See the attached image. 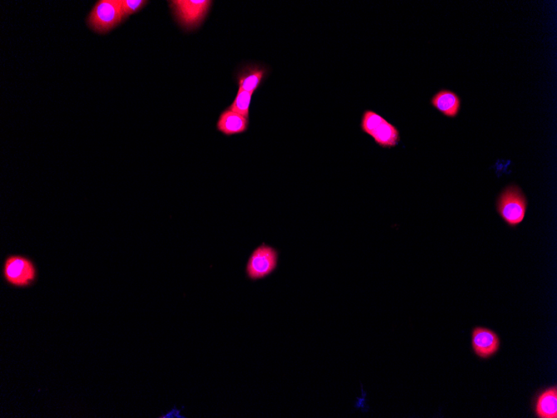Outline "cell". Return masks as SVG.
I'll return each instance as SVG.
<instances>
[{
  "instance_id": "cell-4",
  "label": "cell",
  "mask_w": 557,
  "mask_h": 418,
  "mask_svg": "<svg viewBox=\"0 0 557 418\" xmlns=\"http://www.w3.org/2000/svg\"><path fill=\"white\" fill-rule=\"evenodd\" d=\"M210 0H173L170 1L172 11L180 26L190 31L203 22L211 6Z\"/></svg>"
},
{
  "instance_id": "cell-2",
  "label": "cell",
  "mask_w": 557,
  "mask_h": 418,
  "mask_svg": "<svg viewBox=\"0 0 557 418\" xmlns=\"http://www.w3.org/2000/svg\"><path fill=\"white\" fill-rule=\"evenodd\" d=\"M3 275L11 287L26 288L36 282L38 274L32 260L24 255H11L4 260Z\"/></svg>"
},
{
  "instance_id": "cell-1",
  "label": "cell",
  "mask_w": 557,
  "mask_h": 418,
  "mask_svg": "<svg viewBox=\"0 0 557 418\" xmlns=\"http://www.w3.org/2000/svg\"><path fill=\"white\" fill-rule=\"evenodd\" d=\"M528 201L523 190L517 185H510L501 191L496 203L497 213L510 228H516L524 220Z\"/></svg>"
},
{
  "instance_id": "cell-6",
  "label": "cell",
  "mask_w": 557,
  "mask_h": 418,
  "mask_svg": "<svg viewBox=\"0 0 557 418\" xmlns=\"http://www.w3.org/2000/svg\"><path fill=\"white\" fill-rule=\"evenodd\" d=\"M471 344L476 355L488 359L495 355L501 347V340L495 332L486 327H476L472 332Z\"/></svg>"
},
{
  "instance_id": "cell-12",
  "label": "cell",
  "mask_w": 557,
  "mask_h": 418,
  "mask_svg": "<svg viewBox=\"0 0 557 418\" xmlns=\"http://www.w3.org/2000/svg\"><path fill=\"white\" fill-rule=\"evenodd\" d=\"M252 96V93L239 90L232 105L228 109L249 119L250 106Z\"/></svg>"
},
{
  "instance_id": "cell-8",
  "label": "cell",
  "mask_w": 557,
  "mask_h": 418,
  "mask_svg": "<svg viewBox=\"0 0 557 418\" xmlns=\"http://www.w3.org/2000/svg\"><path fill=\"white\" fill-rule=\"evenodd\" d=\"M216 127L217 130L228 136L242 134L248 130L249 119L228 109L222 112Z\"/></svg>"
},
{
  "instance_id": "cell-5",
  "label": "cell",
  "mask_w": 557,
  "mask_h": 418,
  "mask_svg": "<svg viewBox=\"0 0 557 418\" xmlns=\"http://www.w3.org/2000/svg\"><path fill=\"white\" fill-rule=\"evenodd\" d=\"M278 250L264 243L251 253L245 272L251 281H257L274 273L278 267Z\"/></svg>"
},
{
  "instance_id": "cell-14",
  "label": "cell",
  "mask_w": 557,
  "mask_h": 418,
  "mask_svg": "<svg viewBox=\"0 0 557 418\" xmlns=\"http://www.w3.org/2000/svg\"><path fill=\"white\" fill-rule=\"evenodd\" d=\"M149 3L145 0H121V9L124 18H128L144 8Z\"/></svg>"
},
{
  "instance_id": "cell-7",
  "label": "cell",
  "mask_w": 557,
  "mask_h": 418,
  "mask_svg": "<svg viewBox=\"0 0 557 418\" xmlns=\"http://www.w3.org/2000/svg\"><path fill=\"white\" fill-rule=\"evenodd\" d=\"M431 104L443 116L456 118L461 111V100L454 91L442 88L433 96Z\"/></svg>"
},
{
  "instance_id": "cell-9",
  "label": "cell",
  "mask_w": 557,
  "mask_h": 418,
  "mask_svg": "<svg viewBox=\"0 0 557 418\" xmlns=\"http://www.w3.org/2000/svg\"><path fill=\"white\" fill-rule=\"evenodd\" d=\"M266 75H267V70L263 66L258 65L246 66L237 76L239 90L253 94L260 87Z\"/></svg>"
},
{
  "instance_id": "cell-3",
  "label": "cell",
  "mask_w": 557,
  "mask_h": 418,
  "mask_svg": "<svg viewBox=\"0 0 557 418\" xmlns=\"http://www.w3.org/2000/svg\"><path fill=\"white\" fill-rule=\"evenodd\" d=\"M124 19L121 0H101L92 9L87 23L93 31L105 34L116 28Z\"/></svg>"
},
{
  "instance_id": "cell-13",
  "label": "cell",
  "mask_w": 557,
  "mask_h": 418,
  "mask_svg": "<svg viewBox=\"0 0 557 418\" xmlns=\"http://www.w3.org/2000/svg\"><path fill=\"white\" fill-rule=\"evenodd\" d=\"M384 121L382 116L372 111H366L363 113L361 128L364 133L369 136H372L373 133L377 130V128L382 124Z\"/></svg>"
},
{
  "instance_id": "cell-10",
  "label": "cell",
  "mask_w": 557,
  "mask_h": 418,
  "mask_svg": "<svg viewBox=\"0 0 557 418\" xmlns=\"http://www.w3.org/2000/svg\"><path fill=\"white\" fill-rule=\"evenodd\" d=\"M535 412L539 418L557 417V388H548L540 393L535 404Z\"/></svg>"
},
{
  "instance_id": "cell-11",
  "label": "cell",
  "mask_w": 557,
  "mask_h": 418,
  "mask_svg": "<svg viewBox=\"0 0 557 418\" xmlns=\"http://www.w3.org/2000/svg\"><path fill=\"white\" fill-rule=\"evenodd\" d=\"M372 137L376 144L387 149L394 148L401 141L400 131L386 120L373 133Z\"/></svg>"
}]
</instances>
